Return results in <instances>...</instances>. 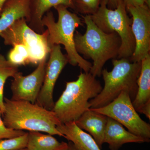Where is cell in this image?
<instances>
[{
  "label": "cell",
  "mask_w": 150,
  "mask_h": 150,
  "mask_svg": "<svg viewBox=\"0 0 150 150\" xmlns=\"http://www.w3.org/2000/svg\"><path fill=\"white\" fill-rule=\"evenodd\" d=\"M48 30L38 33L28 26L25 18L18 19L8 28L0 33L4 44L13 46L23 44L30 52L31 64H38L49 56L51 48L48 44Z\"/></svg>",
  "instance_id": "52a82bcc"
},
{
  "label": "cell",
  "mask_w": 150,
  "mask_h": 150,
  "mask_svg": "<svg viewBox=\"0 0 150 150\" xmlns=\"http://www.w3.org/2000/svg\"><path fill=\"white\" fill-rule=\"evenodd\" d=\"M7 1V0H0V16H1V13L3 6H4L5 3Z\"/></svg>",
  "instance_id": "83f0119b"
},
{
  "label": "cell",
  "mask_w": 150,
  "mask_h": 150,
  "mask_svg": "<svg viewBox=\"0 0 150 150\" xmlns=\"http://www.w3.org/2000/svg\"><path fill=\"white\" fill-rule=\"evenodd\" d=\"M30 17V0H7L0 16V33L16 21L25 18L27 23Z\"/></svg>",
  "instance_id": "2e32d148"
},
{
  "label": "cell",
  "mask_w": 150,
  "mask_h": 150,
  "mask_svg": "<svg viewBox=\"0 0 150 150\" xmlns=\"http://www.w3.org/2000/svg\"><path fill=\"white\" fill-rule=\"evenodd\" d=\"M48 57L41 60L30 74L23 76L18 71L14 75L11 83V99L35 103L44 81Z\"/></svg>",
  "instance_id": "8fae6325"
},
{
  "label": "cell",
  "mask_w": 150,
  "mask_h": 150,
  "mask_svg": "<svg viewBox=\"0 0 150 150\" xmlns=\"http://www.w3.org/2000/svg\"><path fill=\"white\" fill-rule=\"evenodd\" d=\"M18 72V67L13 64L2 54H0V111L1 115L4 110V88L6 81Z\"/></svg>",
  "instance_id": "d6986e66"
},
{
  "label": "cell",
  "mask_w": 150,
  "mask_h": 150,
  "mask_svg": "<svg viewBox=\"0 0 150 150\" xmlns=\"http://www.w3.org/2000/svg\"><path fill=\"white\" fill-rule=\"evenodd\" d=\"M113 69H103L101 76L104 86L96 97L91 100V108L102 107L113 101L123 91L128 92L133 100L138 90L137 80L142 68L141 62H131L129 59H112Z\"/></svg>",
  "instance_id": "5b68a950"
},
{
  "label": "cell",
  "mask_w": 150,
  "mask_h": 150,
  "mask_svg": "<svg viewBox=\"0 0 150 150\" xmlns=\"http://www.w3.org/2000/svg\"><path fill=\"white\" fill-rule=\"evenodd\" d=\"M142 68L138 80V90L132 103L138 112L145 105L150 103V54L141 61Z\"/></svg>",
  "instance_id": "e0dca14e"
},
{
  "label": "cell",
  "mask_w": 150,
  "mask_h": 150,
  "mask_svg": "<svg viewBox=\"0 0 150 150\" xmlns=\"http://www.w3.org/2000/svg\"><path fill=\"white\" fill-rule=\"evenodd\" d=\"M54 8L58 14L56 21L54 14L48 11L42 18V23L48 30V42L51 48L54 45L62 44L64 46L69 63L72 66H78L84 72H89L92 64L78 54L75 48L74 34L80 25H83L81 19L76 13L68 10V7L59 5Z\"/></svg>",
  "instance_id": "277c9868"
},
{
  "label": "cell",
  "mask_w": 150,
  "mask_h": 150,
  "mask_svg": "<svg viewBox=\"0 0 150 150\" xmlns=\"http://www.w3.org/2000/svg\"><path fill=\"white\" fill-rule=\"evenodd\" d=\"M61 144V143L50 134L30 131L26 148L27 150H54Z\"/></svg>",
  "instance_id": "ac0fdd59"
},
{
  "label": "cell",
  "mask_w": 150,
  "mask_h": 150,
  "mask_svg": "<svg viewBox=\"0 0 150 150\" xmlns=\"http://www.w3.org/2000/svg\"><path fill=\"white\" fill-rule=\"evenodd\" d=\"M118 0H108V6L109 7L110 9H115L117 6Z\"/></svg>",
  "instance_id": "d4e9b609"
},
{
  "label": "cell",
  "mask_w": 150,
  "mask_h": 150,
  "mask_svg": "<svg viewBox=\"0 0 150 150\" xmlns=\"http://www.w3.org/2000/svg\"><path fill=\"white\" fill-rule=\"evenodd\" d=\"M107 119V116L89 108L75 122L79 128L88 132L101 149Z\"/></svg>",
  "instance_id": "5bb4252c"
},
{
  "label": "cell",
  "mask_w": 150,
  "mask_h": 150,
  "mask_svg": "<svg viewBox=\"0 0 150 150\" xmlns=\"http://www.w3.org/2000/svg\"><path fill=\"white\" fill-rule=\"evenodd\" d=\"M0 50H1V47H0Z\"/></svg>",
  "instance_id": "f546056e"
},
{
  "label": "cell",
  "mask_w": 150,
  "mask_h": 150,
  "mask_svg": "<svg viewBox=\"0 0 150 150\" xmlns=\"http://www.w3.org/2000/svg\"><path fill=\"white\" fill-rule=\"evenodd\" d=\"M68 146H69L68 150H79L75 146L74 144L71 142H69V143H68Z\"/></svg>",
  "instance_id": "4316f807"
},
{
  "label": "cell",
  "mask_w": 150,
  "mask_h": 150,
  "mask_svg": "<svg viewBox=\"0 0 150 150\" xmlns=\"http://www.w3.org/2000/svg\"><path fill=\"white\" fill-rule=\"evenodd\" d=\"M83 18L86 30L84 34L77 31L75 33V48L84 59L93 61L89 72L96 77H100L106 62L118 57L121 38L116 33H107L103 31L93 22L90 15Z\"/></svg>",
  "instance_id": "6da1fadb"
},
{
  "label": "cell",
  "mask_w": 150,
  "mask_h": 150,
  "mask_svg": "<svg viewBox=\"0 0 150 150\" xmlns=\"http://www.w3.org/2000/svg\"><path fill=\"white\" fill-rule=\"evenodd\" d=\"M149 142L127 131L121 123L108 117L103 142L108 144L110 150H118L123 145L128 143L142 144Z\"/></svg>",
  "instance_id": "7c38bea8"
},
{
  "label": "cell",
  "mask_w": 150,
  "mask_h": 150,
  "mask_svg": "<svg viewBox=\"0 0 150 150\" xmlns=\"http://www.w3.org/2000/svg\"><path fill=\"white\" fill-rule=\"evenodd\" d=\"M108 0H102L98 10L90 15L92 20L100 29L105 33H117L121 39V46L117 58H131L135 50V40L131 29L130 18L123 0H118L115 9L108 7Z\"/></svg>",
  "instance_id": "8992f818"
},
{
  "label": "cell",
  "mask_w": 150,
  "mask_h": 150,
  "mask_svg": "<svg viewBox=\"0 0 150 150\" xmlns=\"http://www.w3.org/2000/svg\"><path fill=\"white\" fill-rule=\"evenodd\" d=\"M91 108L121 123L132 134L150 142V125L140 117L129 93L123 91L115 99L102 107Z\"/></svg>",
  "instance_id": "ba28073f"
},
{
  "label": "cell",
  "mask_w": 150,
  "mask_h": 150,
  "mask_svg": "<svg viewBox=\"0 0 150 150\" xmlns=\"http://www.w3.org/2000/svg\"><path fill=\"white\" fill-rule=\"evenodd\" d=\"M126 9L132 16L131 29L135 40L131 62H141L150 51V9L147 5L129 6Z\"/></svg>",
  "instance_id": "30bf717a"
},
{
  "label": "cell",
  "mask_w": 150,
  "mask_h": 150,
  "mask_svg": "<svg viewBox=\"0 0 150 150\" xmlns=\"http://www.w3.org/2000/svg\"><path fill=\"white\" fill-rule=\"evenodd\" d=\"M100 82L90 72H81L76 80L67 82L52 111L61 123L75 121L91 108L89 101L102 90Z\"/></svg>",
  "instance_id": "3957f363"
},
{
  "label": "cell",
  "mask_w": 150,
  "mask_h": 150,
  "mask_svg": "<svg viewBox=\"0 0 150 150\" xmlns=\"http://www.w3.org/2000/svg\"><path fill=\"white\" fill-rule=\"evenodd\" d=\"M20 150H27V149L26 148H25V149H23Z\"/></svg>",
  "instance_id": "f1b7e54d"
},
{
  "label": "cell",
  "mask_w": 150,
  "mask_h": 150,
  "mask_svg": "<svg viewBox=\"0 0 150 150\" xmlns=\"http://www.w3.org/2000/svg\"><path fill=\"white\" fill-rule=\"evenodd\" d=\"M68 63L67 54L62 53L60 45L52 46L46 64L43 86L35 103L48 110L53 109L55 104L53 94L55 84L63 69Z\"/></svg>",
  "instance_id": "9c48e42d"
},
{
  "label": "cell",
  "mask_w": 150,
  "mask_h": 150,
  "mask_svg": "<svg viewBox=\"0 0 150 150\" xmlns=\"http://www.w3.org/2000/svg\"><path fill=\"white\" fill-rule=\"evenodd\" d=\"M69 146L68 144L64 142H62L61 144L56 149L54 150H68Z\"/></svg>",
  "instance_id": "484cf974"
},
{
  "label": "cell",
  "mask_w": 150,
  "mask_h": 150,
  "mask_svg": "<svg viewBox=\"0 0 150 150\" xmlns=\"http://www.w3.org/2000/svg\"><path fill=\"white\" fill-rule=\"evenodd\" d=\"M126 7L129 6H138L146 4L149 7L150 0H123Z\"/></svg>",
  "instance_id": "cb8c5ba5"
},
{
  "label": "cell",
  "mask_w": 150,
  "mask_h": 150,
  "mask_svg": "<svg viewBox=\"0 0 150 150\" xmlns=\"http://www.w3.org/2000/svg\"><path fill=\"white\" fill-rule=\"evenodd\" d=\"M28 133L15 138L0 140V150H20L27 146Z\"/></svg>",
  "instance_id": "7402d4cb"
},
{
  "label": "cell",
  "mask_w": 150,
  "mask_h": 150,
  "mask_svg": "<svg viewBox=\"0 0 150 150\" xmlns=\"http://www.w3.org/2000/svg\"><path fill=\"white\" fill-rule=\"evenodd\" d=\"M56 128L79 150H101L92 137L79 128L75 121L61 123Z\"/></svg>",
  "instance_id": "9a60e30c"
},
{
  "label": "cell",
  "mask_w": 150,
  "mask_h": 150,
  "mask_svg": "<svg viewBox=\"0 0 150 150\" xmlns=\"http://www.w3.org/2000/svg\"><path fill=\"white\" fill-rule=\"evenodd\" d=\"M0 111V140L15 138L23 135L25 133L23 131L13 130L7 128L3 121Z\"/></svg>",
  "instance_id": "603a6c76"
},
{
  "label": "cell",
  "mask_w": 150,
  "mask_h": 150,
  "mask_svg": "<svg viewBox=\"0 0 150 150\" xmlns=\"http://www.w3.org/2000/svg\"><path fill=\"white\" fill-rule=\"evenodd\" d=\"M7 60L13 64L18 67L31 64L29 50L23 44H16L13 46L8 54Z\"/></svg>",
  "instance_id": "ffe728a7"
},
{
  "label": "cell",
  "mask_w": 150,
  "mask_h": 150,
  "mask_svg": "<svg viewBox=\"0 0 150 150\" xmlns=\"http://www.w3.org/2000/svg\"><path fill=\"white\" fill-rule=\"evenodd\" d=\"M74 10L85 15H92L98 10L102 0H72Z\"/></svg>",
  "instance_id": "44dd1931"
},
{
  "label": "cell",
  "mask_w": 150,
  "mask_h": 150,
  "mask_svg": "<svg viewBox=\"0 0 150 150\" xmlns=\"http://www.w3.org/2000/svg\"><path fill=\"white\" fill-rule=\"evenodd\" d=\"M64 5L74 10L72 0H30L28 26L38 33L45 31L42 23L43 16L52 7Z\"/></svg>",
  "instance_id": "4fadbf2b"
},
{
  "label": "cell",
  "mask_w": 150,
  "mask_h": 150,
  "mask_svg": "<svg viewBox=\"0 0 150 150\" xmlns=\"http://www.w3.org/2000/svg\"><path fill=\"white\" fill-rule=\"evenodd\" d=\"M4 110L2 114L4 123L13 130L43 132L64 137L56 127L61 124L52 110L36 103L4 98Z\"/></svg>",
  "instance_id": "7a4b0ae2"
}]
</instances>
